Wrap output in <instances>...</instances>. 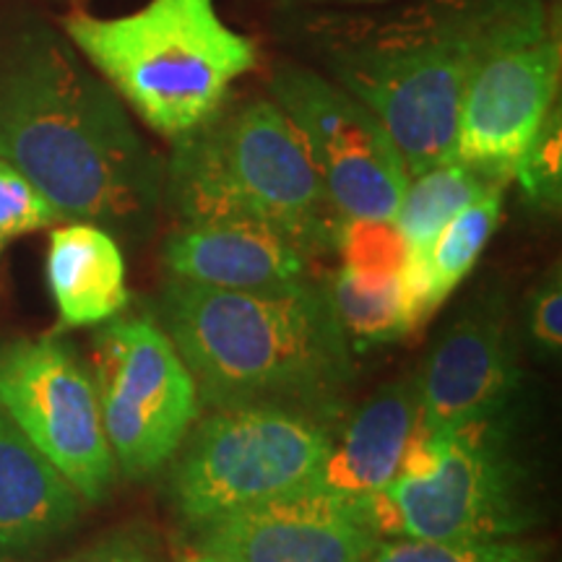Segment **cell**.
Wrapping results in <instances>:
<instances>
[{
    "instance_id": "1",
    "label": "cell",
    "mask_w": 562,
    "mask_h": 562,
    "mask_svg": "<svg viewBox=\"0 0 562 562\" xmlns=\"http://www.w3.org/2000/svg\"><path fill=\"white\" fill-rule=\"evenodd\" d=\"M0 159L53 203L140 243L167 203V165L133 125L108 81L74 45L30 30L0 50Z\"/></svg>"
},
{
    "instance_id": "2",
    "label": "cell",
    "mask_w": 562,
    "mask_h": 562,
    "mask_svg": "<svg viewBox=\"0 0 562 562\" xmlns=\"http://www.w3.org/2000/svg\"><path fill=\"white\" fill-rule=\"evenodd\" d=\"M157 323L214 409L279 404L323 419L351 383V347L326 284L232 292L170 279Z\"/></svg>"
},
{
    "instance_id": "3",
    "label": "cell",
    "mask_w": 562,
    "mask_h": 562,
    "mask_svg": "<svg viewBox=\"0 0 562 562\" xmlns=\"http://www.w3.org/2000/svg\"><path fill=\"white\" fill-rule=\"evenodd\" d=\"M547 21L542 0H438L344 34L328 68L375 112L414 178L453 157L476 68L503 47L547 37Z\"/></svg>"
},
{
    "instance_id": "4",
    "label": "cell",
    "mask_w": 562,
    "mask_h": 562,
    "mask_svg": "<svg viewBox=\"0 0 562 562\" xmlns=\"http://www.w3.org/2000/svg\"><path fill=\"white\" fill-rule=\"evenodd\" d=\"M167 203L182 222H250L307 258L336 248L344 216L328 201L305 144L273 100L224 102L175 138Z\"/></svg>"
},
{
    "instance_id": "5",
    "label": "cell",
    "mask_w": 562,
    "mask_h": 562,
    "mask_svg": "<svg viewBox=\"0 0 562 562\" xmlns=\"http://www.w3.org/2000/svg\"><path fill=\"white\" fill-rule=\"evenodd\" d=\"M63 26L140 121L172 140L206 123L258 66L252 40L232 30L216 0H149L123 16L74 11Z\"/></svg>"
},
{
    "instance_id": "6",
    "label": "cell",
    "mask_w": 562,
    "mask_h": 562,
    "mask_svg": "<svg viewBox=\"0 0 562 562\" xmlns=\"http://www.w3.org/2000/svg\"><path fill=\"white\" fill-rule=\"evenodd\" d=\"M334 448L321 417L279 404L216 406L178 448L170 503L188 529L305 490Z\"/></svg>"
},
{
    "instance_id": "7",
    "label": "cell",
    "mask_w": 562,
    "mask_h": 562,
    "mask_svg": "<svg viewBox=\"0 0 562 562\" xmlns=\"http://www.w3.org/2000/svg\"><path fill=\"white\" fill-rule=\"evenodd\" d=\"M368 505L381 539L469 542L524 533L533 524L531 484L513 453L510 414L448 430L432 474L396 476Z\"/></svg>"
},
{
    "instance_id": "8",
    "label": "cell",
    "mask_w": 562,
    "mask_h": 562,
    "mask_svg": "<svg viewBox=\"0 0 562 562\" xmlns=\"http://www.w3.org/2000/svg\"><path fill=\"white\" fill-rule=\"evenodd\" d=\"M91 381L117 472L131 480L170 463L199 422V385L149 315H115L102 323L94 336Z\"/></svg>"
},
{
    "instance_id": "9",
    "label": "cell",
    "mask_w": 562,
    "mask_h": 562,
    "mask_svg": "<svg viewBox=\"0 0 562 562\" xmlns=\"http://www.w3.org/2000/svg\"><path fill=\"white\" fill-rule=\"evenodd\" d=\"M0 409L53 463L87 505L102 503L117 463L102 427L100 398L87 364L55 336L0 347Z\"/></svg>"
},
{
    "instance_id": "10",
    "label": "cell",
    "mask_w": 562,
    "mask_h": 562,
    "mask_svg": "<svg viewBox=\"0 0 562 562\" xmlns=\"http://www.w3.org/2000/svg\"><path fill=\"white\" fill-rule=\"evenodd\" d=\"M271 97L297 128L328 201L344 220H393L409 170L375 112L311 68L279 66Z\"/></svg>"
},
{
    "instance_id": "11",
    "label": "cell",
    "mask_w": 562,
    "mask_h": 562,
    "mask_svg": "<svg viewBox=\"0 0 562 562\" xmlns=\"http://www.w3.org/2000/svg\"><path fill=\"white\" fill-rule=\"evenodd\" d=\"M558 87L560 42L552 34L492 53L461 100L451 159L492 182H510L550 115Z\"/></svg>"
},
{
    "instance_id": "12",
    "label": "cell",
    "mask_w": 562,
    "mask_h": 562,
    "mask_svg": "<svg viewBox=\"0 0 562 562\" xmlns=\"http://www.w3.org/2000/svg\"><path fill=\"white\" fill-rule=\"evenodd\" d=\"M368 497L297 490L193 526L191 547L240 562H370L381 537Z\"/></svg>"
},
{
    "instance_id": "13",
    "label": "cell",
    "mask_w": 562,
    "mask_h": 562,
    "mask_svg": "<svg viewBox=\"0 0 562 562\" xmlns=\"http://www.w3.org/2000/svg\"><path fill=\"white\" fill-rule=\"evenodd\" d=\"M521 385L508 323L495 305H480L440 336L417 375L414 425L448 432L469 422L510 414Z\"/></svg>"
},
{
    "instance_id": "14",
    "label": "cell",
    "mask_w": 562,
    "mask_h": 562,
    "mask_svg": "<svg viewBox=\"0 0 562 562\" xmlns=\"http://www.w3.org/2000/svg\"><path fill=\"white\" fill-rule=\"evenodd\" d=\"M170 279L232 292H271L307 277V256L279 232L250 222H182L161 252Z\"/></svg>"
},
{
    "instance_id": "15",
    "label": "cell",
    "mask_w": 562,
    "mask_h": 562,
    "mask_svg": "<svg viewBox=\"0 0 562 562\" xmlns=\"http://www.w3.org/2000/svg\"><path fill=\"white\" fill-rule=\"evenodd\" d=\"M83 497L0 409V554L58 542L83 516Z\"/></svg>"
},
{
    "instance_id": "16",
    "label": "cell",
    "mask_w": 562,
    "mask_h": 562,
    "mask_svg": "<svg viewBox=\"0 0 562 562\" xmlns=\"http://www.w3.org/2000/svg\"><path fill=\"white\" fill-rule=\"evenodd\" d=\"M417 417V375L378 389L349 419L341 440L305 490L368 497L396 480Z\"/></svg>"
},
{
    "instance_id": "17",
    "label": "cell",
    "mask_w": 562,
    "mask_h": 562,
    "mask_svg": "<svg viewBox=\"0 0 562 562\" xmlns=\"http://www.w3.org/2000/svg\"><path fill=\"white\" fill-rule=\"evenodd\" d=\"M47 284L66 328L102 326L131 302L117 237L91 222H70L53 232Z\"/></svg>"
},
{
    "instance_id": "18",
    "label": "cell",
    "mask_w": 562,
    "mask_h": 562,
    "mask_svg": "<svg viewBox=\"0 0 562 562\" xmlns=\"http://www.w3.org/2000/svg\"><path fill=\"white\" fill-rule=\"evenodd\" d=\"M492 186L501 182H492L472 167L448 159L432 170L414 175L393 222L409 243V250L427 252L440 229Z\"/></svg>"
},
{
    "instance_id": "19",
    "label": "cell",
    "mask_w": 562,
    "mask_h": 562,
    "mask_svg": "<svg viewBox=\"0 0 562 562\" xmlns=\"http://www.w3.org/2000/svg\"><path fill=\"white\" fill-rule=\"evenodd\" d=\"M503 188L492 186L480 199L461 209L427 248L425 261L438 305L451 297L456 286L469 277L495 235L503 216Z\"/></svg>"
},
{
    "instance_id": "20",
    "label": "cell",
    "mask_w": 562,
    "mask_h": 562,
    "mask_svg": "<svg viewBox=\"0 0 562 562\" xmlns=\"http://www.w3.org/2000/svg\"><path fill=\"white\" fill-rule=\"evenodd\" d=\"M326 290L351 349L364 351L409 336L404 326L398 279L372 286L351 279L347 271L339 269Z\"/></svg>"
},
{
    "instance_id": "21",
    "label": "cell",
    "mask_w": 562,
    "mask_h": 562,
    "mask_svg": "<svg viewBox=\"0 0 562 562\" xmlns=\"http://www.w3.org/2000/svg\"><path fill=\"white\" fill-rule=\"evenodd\" d=\"M336 248L341 252V269L372 286L398 279L409 258V243L393 220H344Z\"/></svg>"
},
{
    "instance_id": "22",
    "label": "cell",
    "mask_w": 562,
    "mask_h": 562,
    "mask_svg": "<svg viewBox=\"0 0 562 562\" xmlns=\"http://www.w3.org/2000/svg\"><path fill=\"white\" fill-rule=\"evenodd\" d=\"M542 547L513 539H469V542H425V539H381L370 562H542Z\"/></svg>"
},
{
    "instance_id": "23",
    "label": "cell",
    "mask_w": 562,
    "mask_h": 562,
    "mask_svg": "<svg viewBox=\"0 0 562 562\" xmlns=\"http://www.w3.org/2000/svg\"><path fill=\"white\" fill-rule=\"evenodd\" d=\"M513 180L521 182L526 199L542 211H558L562 201V117L552 108L531 146L516 165Z\"/></svg>"
},
{
    "instance_id": "24",
    "label": "cell",
    "mask_w": 562,
    "mask_h": 562,
    "mask_svg": "<svg viewBox=\"0 0 562 562\" xmlns=\"http://www.w3.org/2000/svg\"><path fill=\"white\" fill-rule=\"evenodd\" d=\"M60 214L16 167L0 159V250L30 232L53 227Z\"/></svg>"
},
{
    "instance_id": "25",
    "label": "cell",
    "mask_w": 562,
    "mask_h": 562,
    "mask_svg": "<svg viewBox=\"0 0 562 562\" xmlns=\"http://www.w3.org/2000/svg\"><path fill=\"white\" fill-rule=\"evenodd\" d=\"M524 336L529 347L547 360L562 351V271L560 261L542 273L531 286L524 305Z\"/></svg>"
},
{
    "instance_id": "26",
    "label": "cell",
    "mask_w": 562,
    "mask_h": 562,
    "mask_svg": "<svg viewBox=\"0 0 562 562\" xmlns=\"http://www.w3.org/2000/svg\"><path fill=\"white\" fill-rule=\"evenodd\" d=\"M55 562H167L157 533L144 526H125L89 544L87 550Z\"/></svg>"
},
{
    "instance_id": "27",
    "label": "cell",
    "mask_w": 562,
    "mask_h": 562,
    "mask_svg": "<svg viewBox=\"0 0 562 562\" xmlns=\"http://www.w3.org/2000/svg\"><path fill=\"white\" fill-rule=\"evenodd\" d=\"M178 562H240V560H232V558H224V554L199 550V547H188V550L180 554Z\"/></svg>"
},
{
    "instance_id": "28",
    "label": "cell",
    "mask_w": 562,
    "mask_h": 562,
    "mask_svg": "<svg viewBox=\"0 0 562 562\" xmlns=\"http://www.w3.org/2000/svg\"><path fill=\"white\" fill-rule=\"evenodd\" d=\"M542 3H544V9H550V5H554V9H558L560 0H542Z\"/></svg>"
},
{
    "instance_id": "29",
    "label": "cell",
    "mask_w": 562,
    "mask_h": 562,
    "mask_svg": "<svg viewBox=\"0 0 562 562\" xmlns=\"http://www.w3.org/2000/svg\"><path fill=\"white\" fill-rule=\"evenodd\" d=\"M0 562H3V560H0Z\"/></svg>"
}]
</instances>
